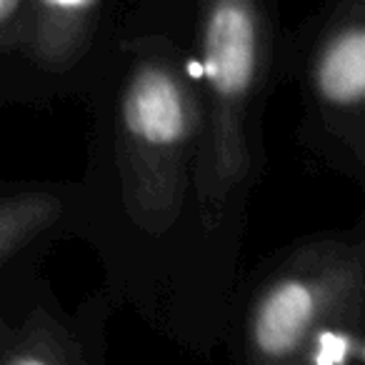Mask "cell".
I'll return each instance as SVG.
<instances>
[{
    "instance_id": "cell-1",
    "label": "cell",
    "mask_w": 365,
    "mask_h": 365,
    "mask_svg": "<svg viewBox=\"0 0 365 365\" xmlns=\"http://www.w3.org/2000/svg\"><path fill=\"white\" fill-rule=\"evenodd\" d=\"M255 73V26L240 6L223 3L205 28L203 76L225 98L248 91Z\"/></svg>"
},
{
    "instance_id": "cell-2",
    "label": "cell",
    "mask_w": 365,
    "mask_h": 365,
    "mask_svg": "<svg viewBox=\"0 0 365 365\" xmlns=\"http://www.w3.org/2000/svg\"><path fill=\"white\" fill-rule=\"evenodd\" d=\"M130 133L150 145H173L185 133V110L175 83L160 71H143L125 98Z\"/></svg>"
},
{
    "instance_id": "cell-3",
    "label": "cell",
    "mask_w": 365,
    "mask_h": 365,
    "mask_svg": "<svg viewBox=\"0 0 365 365\" xmlns=\"http://www.w3.org/2000/svg\"><path fill=\"white\" fill-rule=\"evenodd\" d=\"M313 293L303 283L288 280V283L278 285L263 300L258 318H255L258 348L273 358L290 353L308 330L310 320H313Z\"/></svg>"
},
{
    "instance_id": "cell-4",
    "label": "cell",
    "mask_w": 365,
    "mask_h": 365,
    "mask_svg": "<svg viewBox=\"0 0 365 365\" xmlns=\"http://www.w3.org/2000/svg\"><path fill=\"white\" fill-rule=\"evenodd\" d=\"M320 93L330 103H358L365 91V36L360 28L343 33L325 51L318 68Z\"/></svg>"
},
{
    "instance_id": "cell-5",
    "label": "cell",
    "mask_w": 365,
    "mask_h": 365,
    "mask_svg": "<svg viewBox=\"0 0 365 365\" xmlns=\"http://www.w3.org/2000/svg\"><path fill=\"white\" fill-rule=\"evenodd\" d=\"M350 353H353V343H350L348 335L323 333L318 338L315 365H343V363H348Z\"/></svg>"
},
{
    "instance_id": "cell-6",
    "label": "cell",
    "mask_w": 365,
    "mask_h": 365,
    "mask_svg": "<svg viewBox=\"0 0 365 365\" xmlns=\"http://www.w3.org/2000/svg\"><path fill=\"white\" fill-rule=\"evenodd\" d=\"M43 3H48L53 8H61V11H86L96 0H43Z\"/></svg>"
},
{
    "instance_id": "cell-7",
    "label": "cell",
    "mask_w": 365,
    "mask_h": 365,
    "mask_svg": "<svg viewBox=\"0 0 365 365\" xmlns=\"http://www.w3.org/2000/svg\"><path fill=\"white\" fill-rule=\"evenodd\" d=\"M16 6H18V0H0V21L11 16V13L16 11Z\"/></svg>"
},
{
    "instance_id": "cell-8",
    "label": "cell",
    "mask_w": 365,
    "mask_h": 365,
    "mask_svg": "<svg viewBox=\"0 0 365 365\" xmlns=\"http://www.w3.org/2000/svg\"><path fill=\"white\" fill-rule=\"evenodd\" d=\"M16 365H48L46 360H38V358H23V360H18Z\"/></svg>"
}]
</instances>
